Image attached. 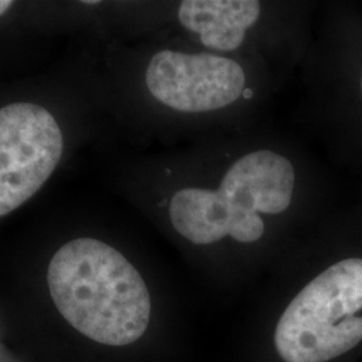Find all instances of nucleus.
I'll list each match as a JSON object with an SVG mask.
<instances>
[{"mask_svg": "<svg viewBox=\"0 0 362 362\" xmlns=\"http://www.w3.org/2000/svg\"><path fill=\"white\" fill-rule=\"evenodd\" d=\"M52 302L81 334L107 346H127L145 334L151 296L141 274L101 240L66 243L47 270Z\"/></svg>", "mask_w": 362, "mask_h": 362, "instance_id": "nucleus-1", "label": "nucleus"}, {"mask_svg": "<svg viewBox=\"0 0 362 362\" xmlns=\"http://www.w3.org/2000/svg\"><path fill=\"white\" fill-rule=\"evenodd\" d=\"M294 184L296 170L285 156L255 151L233 163L219 189L184 188L173 194L170 223L194 245H212L227 235L240 243H254L264 233L259 212H285Z\"/></svg>", "mask_w": 362, "mask_h": 362, "instance_id": "nucleus-2", "label": "nucleus"}, {"mask_svg": "<svg viewBox=\"0 0 362 362\" xmlns=\"http://www.w3.org/2000/svg\"><path fill=\"white\" fill-rule=\"evenodd\" d=\"M362 259H344L305 286L282 313L274 345L285 362H327L362 341Z\"/></svg>", "mask_w": 362, "mask_h": 362, "instance_id": "nucleus-3", "label": "nucleus"}, {"mask_svg": "<svg viewBox=\"0 0 362 362\" xmlns=\"http://www.w3.org/2000/svg\"><path fill=\"white\" fill-rule=\"evenodd\" d=\"M62 153L64 134L47 109L30 103L0 109V218L38 192Z\"/></svg>", "mask_w": 362, "mask_h": 362, "instance_id": "nucleus-4", "label": "nucleus"}, {"mask_svg": "<svg viewBox=\"0 0 362 362\" xmlns=\"http://www.w3.org/2000/svg\"><path fill=\"white\" fill-rule=\"evenodd\" d=\"M145 81L158 103L182 113H204L236 103L246 74L238 62L216 54L163 50L152 57Z\"/></svg>", "mask_w": 362, "mask_h": 362, "instance_id": "nucleus-5", "label": "nucleus"}, {"mask_svg": "<svg viewBox=\"0 0 362 362\" xmlns=\"http://www.w3.org/2000/svg\"><path fill=\"white\" fill-rule=\"evenodd\" d=\"M260 11L255 0H185L179 7V21L207 49L233 52L258 22Z\"/></svg>", "mask_w": 362, "mask_h": 362, "instance_id": "nucleus-6", "label": "nucleus"}, {"mask_svg": "<svg viewBox=\"0 0 362 362\" xmlns=\"http://www.w3.org/2000/svg\"><path fill=\"white\" fill-rule=\"evenodd\" d=\"M11 6H13L11 0H0V16L7 13L11 8Z\"/></svg>", "mask_w": 362, "mask_h": 362, "instance_id": "nucleus-7", "label": "nucleus"}, {"mask_svg": "<svg viewBox=\"0 0 362 362\" xmlns=\"http://www.w3.org/2000/svg\"><path fill=\"white\" fill-rule=\"evenodd\" d=\"M361 89H362V78H361Z\"/></svg>", "mask_w": 362, "mask_h": 362, "instance_id": "nucleus-8", "label": "nucleus"}]
</instances>
